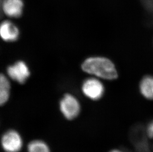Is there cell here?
Returning <instances> with one entry per match:
<instances>
[{
	"label": "cell",
	"mask_w": 153,
	"mask_h": 152,
	"mask_svg": "<svg viewBox=\"0 0 153 152\" xmlns=\"http://www.w3.org/2000/svg\"><path fill=\"white\" fill-rule=\"evenodd\" d=\"M110 152H123V151H120V150H112V151H110Z\"/></svg>",
	"instance_id": "obj_12"
},
{
	"label": "cell",
	"mask_w": 153,
	"mask_h": 152,
	"mask_svg": "<svg viewBox=\"0 0 153 152\" xmlns=\"http://www.w3.org/2000/svg\"><path fill=\"white\" fill-rule=\"evenodd\" d=\"M10 84L6 76L1 74L0 77V103L4 104L9 99Z\"/></svg>",
	"instance_id": "obj_9"
},
{
	"label": "cell",
	"mask_w": 153,
	"mask_h": 152,
	"mask_svg": "<svg viewBox=\"0 0 153 152\" xmlns=\"http://www.w3.org/2000/svg\"><path fill=\"white\" fill-rule=\"evenodd\" d=\"M28 148L29 152H50L47 145L41 141H32L29 143Z\"/></svg>",
	"instance_id": "obj_10"
},
{
	"label": "cell",
	"mask_w": 153,
	"mask_h": 152,
	"mask_svg": "<svg viewBox=\"0 0 153 152\" xmlns=\"http://www.w3.org/2000/svg\"><path fill=\"white\" fill-rule=\"evenodd\" d=\"M19 30L16 26L9 21L1 23L0 27V34L3 40L7 42L16 41L19 36Z\"/></svg>",
	"instance_id": "obj_7"
},
{
	"label": "cell",
	"mask_w": 153,
	"mask_h": 152,
	"mask_svg": "<svg viewBox=\"0 0 153 152\" xmlns=\"http://www.w3.org/2000/svg\"><path fill=\"white\" fill-rule=\"evenodd\" d=\"M147 134L149 138H153V121H151L148 125Z\"/></svg>",
	"instance_id": "obj_11"
},
{
	"label": "cell",
	"mask_w": 153,
	"mask_h": 152,
	"mask_svg": "<svg viewBox=\"0 0 153 152\" xmlns=\"http://www.w3.org/2000/svg\"><path fill=\"white\" fill-rule=\"evenodd\" d=\"M22 138L16 131H10L6 132L1 138V145L7 152H18L22 147Z\"/></svg>",
	"instance_id": "obj_4"
},
{
	"label": "cell",
	"mask_w": 153,
	"mask_h": 152,
	"mask_svg": "<svg viewBox=\"0 0 153 152\" xmlns=\"http://www.w3.org/2000/svg\"><path fill=\"white\" fill-rule=\"evenodd\" d=\"M140 90L142 94L148 99H153V77H145L140 83Z\"/></svg>",
	"instance_id": "obj_8"
},
{
	"label": "cell",
	"mask_w": 153,
	"mask_h": 152,
	"mask_svg": "<svg viewBox=\"0 0 153 152\" xmlns=\"http://www.w3.org/2000/svg\"><path fill=\"white\" fill-rule=\"evenodd\" d=\"M84 72L107 80L117 77V71L111 61L106 58L93 57L88 58L82 64Z\"/></svg>",
	"instance_id": "obj_1"
},
{
	"label": "cell",
	"mask_w": 153,
	"mask_h": 152,
	"mask_svg": "<svg viewBox=\"0 0 153 152\" xmlns=\"http://www.w3.org/2000/svg\"><path fill=\"white\" fill-rule=\"evenodd\" d=\"M82 89L84 94L92 100L100 99L104 92V86L101 82L94 78H90L85 80Z\"/></svg>",
	"instance_id": "obj_3"
},
{
	"label": "cell",
	"mask_w": 153,
	"mask_h": 152,
	"mask_svg": "<svg viewBox=\"0 0 153 152\" xmlns=\"http://www.w3.org/2000/svg\"><path fill=\"white\" fill-rule=\"evenodd\" d=\"M22 0H4L2 9L4 13L9 17L17 18L23 11Z\"/></svg>",
	"instance_id": "obj_6"
},
{
	"label": "cell",
	"mask_w": 153,
	"mask_h": 152,
	"mask_svg": "<svg viewBox=\"0 0 153 152\" xmlns=\"http://www.w3.org/2000/svg\"><path fill=\"white\" fill-rule=\"evenodd\" d=\"M7 74L13 80L19 83H25L30 76L29 68L25 62L19 61L15 64L9 66L7 69Z\"/></svg>",
	"instance_id": "obj_5"
},
{
	"label": "cell",
	"mask_w": 153,
	"mask_h": 152,
	"mask_svg": "<svg viewBox=\"0 0 153 152\" xmlns=\"http://www.w3.org/2000/svg\"><path fill=\"white\" fill-rule=\"evenodd\" d=\"M60 109L65 118L74 119L79 113V103L73 95L67 94L61 100Z\"/></svg>",
	"instance_id": "obj_2"
}]
</instances>
